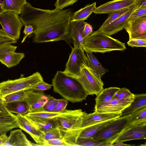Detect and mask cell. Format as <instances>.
Segmentation results:
<instances>
[{"mask_svg": "<svg viewBox=\"0 0 146 146\" xmlns=\"http://www.w3.org/2000/svg\"><path fill=\"white\" fill-rule=\"evenodd\" d=\"M71 9L47 10L37 8L27 2L19 18L24 25L33 28V42L40 43L61 40L71 47L70 21Z\"/></svg>", "mask_w": 146, "mask_h": 146, "instance_id": "6da1fadb", "label": "cell"}, {"mask_svg": "<svg viewBox=\"0 0 146 146\" xmlns=\"http://www.w3.org/2000/svg\"><path fill=\"white\" fill-rule=\"evenodd\" d=\"M52 85L54 92L73 103L82 102L88 95L76 78L64 71H57Z\"/></svg>", "mask_w": 146, "mask_h": 146, "instance_id": "7a4b0ae2", "label": "cell"}, {"mask_svg": "<svg viewBox=\"0 0 146 146\" xmlns=\"http://www.w3.org/2000/svg\"><path fill=\"white\" fill-rule=\"evenodd\" d=\"M84 111L81 109L67 110L64 113L54 118L62 139L69 146H76L81 132Z\"/></svg>", "mask_w": 146, "mask_h": 146, "instance_id": "3957f363", "label": "cell"}, {"mask_svg": "<svg viewBox=\"0 0 146 146\" xmlns=\"http://www.w3.org/2000/svg\"><path fill=\"white\" fill-rule=\"evenodd\" d=\"M83 49L92 52L104 53L112 51H124L125 44L99 29L90 34L83 40Z\"/></svg>", "mask_w": 146, "mask_h": 146, "instance_id": "277c9868", "label": "cell"}, {"mask_svg": "<svg viewBox=\"0 0 146 146\" xmlns=\"http://www.w3.org/2000/svg\"><path fill=\"white\" fill-rule=\"evenodd\" d=\"M43 80L40 73L36 72L29 76L24 77L21 75L19 78L0 82V98L13 92L33 89L37 83Z\"/></svg>", "mask_w": 146, "mask_h": 146, "instance_id": "5b68a950", "label": "cell"}, {"mask_svg": "<svg viewBox=\"0 0 146 146\" xmlns=\"http://www.w3.org/2000/svg\"><path fill=\"white\" fill-rule=\"evenodd\" d=\"M129 123V115L122 116L114 119L92 137L94 139L100 142H113V143L120 134Z\"/></svg>", "mask_w": 146, "mask_h": 146, "instance_id": "8992f818", "label": "cell"}, {"mask_svg": "<svg viewBox=\"0 0 146 146\" xmlns=\"http://www.w3.org/2000/svg\"><path fill=\"white\" fill-rule=\"evenodd\" d=\"M88 95H98L104 89L101 78L88 66L83 65L76 78Z\"/></svg>", "mask_w": 146, "mask_h": 146, "instance_id": "52a82bcc", "label": "cell"}, {"mask_svg": "<svg viewBox=\"0 0 146 146\" xmlns=\"http://www.w3.org/2000/svg\"><path fill=\"white\" fill-rule=\"evenodd\" d=\"M0 24L7 34L17 40L19 39L24 25L18 14L11 11L3 12L0 14Z\"/></svg>", "mask_w": 146, "mask_h": 146, "instance_id": "ba28073f", "label": "cell"}, {"mask_svg": "<svg viewBox=\"0 0 146 146\" xmlns=\"http://www.w3.org/2000/svg\"><path fill=\"white\" fill-rule=\"evenodd\" d=\"M71 47L72 51L64 72L76 78L82 67L83 65L88 66L87 58L82 48L75 46Z\"/></svg>", "mask_w": 146, "mask_h": 146, "instance_id": "9c48e42d", "label": "cell"}, {"mask_svg": "<svg viewBox=\"0 0 146 146\" xmlns=\"http://www.w3.org/2000/svg\"><path fill=\"white\" fill-rule=\"evenodd\" d=\"M17 48L11 44L0 45V62L8 68L18 64L25 57L24 53L15 52Z\"/></svg>", "mask_w": 146, "mask_h": 146, "instance_id": "30bf717a", "label": "cell"}, {"mask_svg": "<svg viewBox=\"0 0 146 146\" xmlns=\"http://www.w3.org/2000/svg\"><path fill=\"white\" fill-rule=\"evenodd\" d=\"M134 95L122 99L113 98L107 103L95 105L94 111L102 113L122 112L132 102Z\"/></svg>", "mask_w": 146, "mask_h": 146, "instance_id": "8fae6325", "label": "cell"}, {"mask_svg": "<svg viewBox=\"0 0 146 146\" xmlns=\"http://www.w3.org/2000/svg\"><path fill=\"white\" fill-rule=\"evenodd\" d=\"M25 91L26 96L24 101L28 106V113L42 110L49 95H46L43 91L36 92L32 89Z\"/></svg>", "mask_w": 146, "mask_h": 146, "instance_id": "7c38bea8", "label": "cell"}, {"mask_svg": "<svg viewBox=\"0 0 146 146\" xmlns=\"http://www.w3.org/2000/svg\"><path fill=\"white\" fill-rule=\"evenodd\" d=\"M146 139V122H144L134 125L125 129L120 134L113 144L130 140Z\"/></svg>", "mask_w": 146, "mask_h": 146, "instance_id": "4fadbf2b", "label": "cell"}, {"mask_svg": "<svg viewBox=\"0 0 146 146\" xmlns=\"http://www.w3.org/2000/svg\"><path fill=\"white\" fill-rule=\"evenodd\" d=\"M135 9L134 4L129 10L117 19L106 25L101 26L99 30L110 36L121 31L125 28L131 14Z\"/></svg>", "mask_w": 146, "mask_h": 146, "instance_id": "5bb4252c", "label": "cell"}, {"mask_svg": "<svg viewBox=\"0 0 146 146\" xmlns=\"http://www.w3.org/2000/svg\"><path fill=\"white\" fill-rule=\"evenodd\" d=\"M16 119L19 128L29 134L38 146H43L44 140L41 132L25 115L17 114Z\"/></svg>", "mask_w": 146, "mask_h": 146, "instance_id": "9a60e30c", "label": "cell"}, {"mask_svg": "<svg viewBox=\"0 0 146 146\" xmlns=\"http://www.w3.org/2000/svg\"><path fill=\"white\" fill-rule=\"evenodd\" d=\"M122 116L121 112L102 113L94 111L93 113H87L84 112L82 116L81 127L84 129L90 126L115 119Z\"/></svg>", "mask_w": 146, "mask_h": 146, "instance_id": "2e32d148", "label": "cell"}, {"mask_svg": "<svg viewBox=\"0 0 146 146\" xmlns=\"http://www.w3.org/2000/svg\"><path fill=\"white\" fill-rule=\"evenodd\" d=\"M124 29L129 34V40L134 38L146 39V17L129 21Z\"/></svg>", "mask_w": 146, "mask_h": 146, "instance_id": "e0dca14e", "label": "cell"}, {"mask_svg": "<svg viewBox=\"0 0 146 146\" xmlns=\"http://www.w3.org/2000/svg\"><path fill=\"white\" fill-rule=\"evenodd\" d=\"M135 0H113L98 7L94 12L96 14H109L113 11L130 7L134 4Z\"/></svg>", "mask_w": 146, "mask_h": 146, "instance_id": "ac0fdd59", "label": "cell"}, {"mask_svg": "<svg viewBox=\"0 0 146 146\" xmlns=\"http://www.w3.org/2000/svg\"><path fill=\"white\" fill-rule=\"evenodd\" d=\"M38 146L29 141L21 129L11 130L4 146Z\"/></svg>", "mask_w": 146, "mask_h": 146, "instance_id": "d6986e66", "label": "cell"}, {"mask_svg": "<svg viewBox=\"0 0 146 146\" xmlns=\"http://www.w3.org/2000/svg\"><path fill=\"white\" fill-rule=\"evenodd\" d=\"M86 23L84 21L70 22L69 35L74 46L83 48V33Z\"/></svg>", "mask_w": 146, "mask_h": 146, "instance_id": "ffe728a7", "label": "cell"}, {"mask_svg": "<svg viewBox=\"0 0 146 146\" xmlns=\"http://www.w3.org/2000/svg\"><path fill=\"white\" fill-rule=\"evenodd\" d=\"M134 95L132 102L122 111V116L128 115L146 107V94L142 93Z\"/></svg>", "mask_w": 146, "mask_h": 146, "instance_id": "44dd1931", "label": "cell"}, {"mask_svg": "<svg viewBox=\"0 0 146 146\" xmlns=\"http://www.w3.org/2000/svg\"><path fill=\"white\" fill-rule=\"evenodd\" d=\"M64 112H49L45 111H40L33 112L28 113L25 115L30 119L35 121H44L49 120L65 113Z\"/></svg>", "mask_w": 146, "mask_h": 146, "instance_id": "7402d4cb", "label": "cell"}, {"mask_svg": "<svg viewBox=\"0 0 146 146\" xmlns=\"http://www.w3.org/2000/svg\"><path fill=\"white\" fill-rule=\"evenodd\" d=\"M96 8V2L92 4H87L84 7L73 13L70 22L80 21L87 20Z\"/></svg>", "mask_w": 146, "mask_h": 146, "instance_id": "603a6c76", "label": "cell"}, {"mask_svg": "<svg viewBox=\"0 0 146 146\" xmlns=\"http://www.w3.org/2000/svg\"><path fill=\"white\" fill-rule=\"evenodd\" d=\"M87 54L88 66L100 78L108 70L104 67L92 54V52L85 51Z\"/></svg>", "mask_w": 146, "mask_h": 146, "instance_id": "cb8c5ba5", "label": "cell"}, {"mask_svg": "<svg viewBox=\"0 0 146 146\" xmlns=\"http://www.w3.org/2000/svg\"><path fill=\"white\" fill-rule=\"evenodd\" d=\"M18 127L16 115L12 113L9 115L0 117V135Z\"/></svg>", "mask_w": 146, "mask_h": 146, "instance_id": "d4e9b609", "label": "cell"}, {"mask_svg": "<svg viewBox=\"0 0 146 146\" xmlns=\"http://www.w3.org/2000/svg\"><path fill=\"white\" fill-rule=\"evenodd\" d=\"M115 119L100 123L87 127L82 131L79 137L83 138L92 137Z\"/></svg>", "mask_w": 146, "mask_h": 146, "instance_id": "484cf974", "label": "cell"}, {"mask_svg": "<svg viewBox=\"0 0 146 146\" xmlns=\"http://www.w3.org/2000/svg\"><path fill=\"white\" fill-rule=\"evenodd\" d=\"M27 2L26 0H4L1 7L3 11H13L19 15Z\"/></svg>", "mask_w": 146, "mask_h": 146, "instance_id": "4316f807", "label": "cell"}, {"mask_svg": "<svg viewBox=\"0 0 146 146\" xmlns=\"http://www.w3.org/2000/svg\"><path fill=\"white\" fill-rule=\"evenodd\" d=\"M5 104V107L10 112L25 115L29 112V107L24 101L14 102Z\"/></svg>", "mask_w": 146, "mask_h": 146, "instance_id": "83f0119b", "label": "cell"}, {"mask_svg": "<svg viewBox=\"0 0 146 146\" xmlns=\"http://www.w3.org/2000/svg\"><path fill=\"white\" fill-rule=\"evenodd\" d=\"M117 87H110L103 89L95 99V105L107 103L113 99L115 93L119 89Z\"/></svg>", "mask_w": 146, "mask_h": 146, "instance_id": "f1b7e54d", "label": "cell"}, {"mask_svg": "<svg viewBox=\"0 0 146 146\" xmlns=\"http://www.w3.org/2000/svg\"><path fill=\"white\" fill-rule=\"evenodd\" d=\"M128 115L129 117V126H131L134 125L146 122V107Z\"/></svg>", "mask_w": 146, "mask_h": 146, "instance_id": "f546056e", "label": "cell"}, {"mask_svg": "<svg viewBox=\"0 0 146 146\" xmlns=\"http://www.w3.org/2000/svg\"><path fill=\"white\" fill-rule=\"evenodd\" d=\"M113 142H101L94 139L92 137H78L76 143V146H110Z\"/></svg>", "mask_w": 146, "mask_h": 146, "instance_id": "4dcf8cb0", "label": "cell"}, {"mask_svg": "<svg viewBox=\"0 0 146 146\" xmlns=\"http://www.w3.org/2000/svg\"><path fill=\"white\" fill-rule=\"evenodd\" d=\"M28 119L42 133L45 132L57 127L54 118L44 121H35L29 118Z\"/></svg>", "mask_w": 146, "mask_h": 146, "instance_id": "1f68e13d", "label": "cell"}, {"mask_svg": "<svg viewBox=\"0 0 146 146\" xmlns=\"http://www.w3.org/2000/svg\"><path fill=\"white\" fill-rule=\"evenodd\" d=\"M26 96V91H21L9 94L1 98L5 103L24 101Z\"/></svg>", "mask_w": 146, "mask_h": 146, "instance_id": "d6a6232c", "label": "cell"}, {"mask_svg": "<svg viewBox=\"0 0 146 146\" xmlns=\"http://www.w3.org/2000/svg\"><path fill=\"white\" fill-rule=\"evenodd\" d=\"M131 7L115 11L109 13L108 17L101 26L103 27L106 25L117 19L129 10Z\"/></svg>", "mask_w": 146, "mask_h": 146, "instance_id": "836d02e7", "label": "cell"}, {"mask_svg": "<svg viewBox=\"0 0 146 146\" xmlns=\"http://www.w3.org/2000/svg\"><path fill=\"white\" fill-rule=\"evenodd\" d=\"M41 136L44 141L54 139H62L60 132L57 127L45 132L42 133Z\"/></svg>", "mask_w": 146, "mask_h": 146, "instance_id": "e575fe53", "label": "cell"}, {"mask_svg": "<svg viewBox=\"0 0 146 146\" xmlns=\"http://www.w3.org/2000/svg\"><path fill=\"white\" fill-rule=\"evenodd\" d=\"M58 100L59 99H56L53 97L49 95L47 101L44 105L42 110L49 112L54 111Z\"/></svg>", "mask_w": 146, "mask_h": 146, "instance_id": "d590c367", "label": "cell"}, {"mask_svg": "<svg viewBox=\"0 0 146 146\" xmlns=\"http://www.w3.org/2000/svg\"><path fill=\"white\" fill-rule=\"evenodd\" d=\"M134 95L129 90L124 88H119L115 93L113 98L122 99L130 97Z\"/></svg>", "mask_w": 146, "mask_h": 146, "instance_id": "8d00e7d4", "label": "cell"}, {"mask_svg": "<svg viewBox=\"0 0 146 146\" xmlns=\"http://www.w3.org/2000/svg\"><path fill=\"white\" fill-rule=\"evenodd\" d=\"M17 40L7 34L2 29H0V45L16 43Z\"/></svg>", "mask_w": 146, "mask_h": 146, "instance_id": "74e56055", "label": "cell"}, {"mask_svg": "<svg viewBox=\"0 0 146 146\" xmlns=\"http://www.w3.org/2000/svg\"><path fill=\"white\" fill-rule=\"evenodd\" d=\"M146 17V7L135 9L131 14L129 21H133Z\"/></svg>", "mask_w": 146, "mask_h": 146, "instance_id": "f35d334b", "label": "cell"}, {"mask_svg": "<svg viewBox=\"0 0 146 146\" xmlns=\"http://www.w3.org/2000/svg\"><path fill=\"white\" fill-rule=\"evenodd\" d=\"M78 0H56L54 4L56 9H63L68 6L72 5Z\"/></svg>", "mask_w": 146, "mask_h": 146, "instance_id": "ab89813d", "label": "cell"}, {"mask_svg": "<svg viewBox=\"0 0 146 146\" xmlns=\"http://www.w3.org/2000/svg\"><path fill=\"white\" fill-rule=\"evenodd\" d=\"M69 146V145L62 139H54L44 140L43 146Z\"/></svg>", "mask_w": 146, "mask_h": 146, "instance_id": "60d3db41", "label": "cell"}, {"mask_svg": "<svg viewBox=\"0 0 146 146\" xmlns=\"http://www.w3.org/2000/svg\"><path fill=\"white\" fill-rule=\"evenodd\" d=\"M128 46L132 47H146V39L134 38L130 40L127 43Z\"/></svg>", "mask_w": 146, "mask_h": 146, "instance_id": "b9f144b4", "label": "cell"}, {"mask_svg": "<svg viewBox=\"0 0 146 146\" xmlns=\"http://www.w3.org/2000/svg\"><path fill=\"white\" fill-rule=\"evenodd\" d=\"M68 103V101L65 99H59L54 109V112H61L64 111Z\"/></svg>", "mask_w": 146, "mask_h": 146, "instance_id": "7bdbcfd3", "label": "cell"}, {"mask_svg": "<svg viewBox=\"0 0 146 146\" xmlns=\"http://www.w3.org/2000/svg\"><path fill=\"white\" fill-rule=\"evenodd\" d=\"M52 86V84H48L43 80L37 83L32 90L35 91H43L50 90Z\"/></svg>", "mask_w": 146, "mask_h": 146, "instance_id": "ee69618b", "label": "cell"}, {"mask_svg": "<svg viewBox=\"0 0 146 146\" xmlns=\"http://www.w3.org/2000/svg\"><path fill=\"white\" fill-rule=\"evenodd\" d=\"M23 32L25 35L21 41L22 43L25 41L28 36L33 33V28L32 26L31 25H25V28Z\"/></svg>", "mask_w": 146, "mask_h": 146, "instance_id": "f6af8a7d", "label": "cell"}, {"mask_svg": "<svg viewBox=\"0 0 146 146\" xmlns=\"http://www.w3.org/2000/svg\"><path fill=\"white\" fill-rule=\"evenodd\" d=\"M92 30L93 28L92 25L86 22L83 31V38L84 39L92 33Z\"/></svg>", "mask_w": 146, "mask_h": 146, "instance_id": "bcb514c9", "label": "cell"}, {"mask_svg": "<svg viewBox=\"0 0 146 146\" xmlns=\"http://www.w3.org/2000/svg\"><path fill=\"white\" fill-rule=\"evenodd\" d=\"M12 113L7 110L5 107V104L0 98V117L9 115Z\"/></svg>", "mask_w": 146, "mask_h": 146, "instance_id": "7dc6e473", "label": "cell"}, {"mask_svg": "<svg viewBox=\"0 0 146 146\" xmlns=\"http://www.w3.org/2000/svg\"><path fill=\"white\" fill-rule=\"evenodd\" d=\"M134 5L136 9L146 7V0H135Z\"/></svg>", "mask_w": 146, "mask_h": 146, "instance_id": "c3c4849f", "label": "cell"}, {"mask_svg": "<svg viewBox=\"0 0 146 146\" xmlns=\"http://www.w3.org/2000/svg\"><path fill=\"white\" fill-rule=\"evenodd\" d=\"M8 138L6 133L0 135V146H4Z\"/></svg>", "mask_w": 146, "mask_h": 146, "instance_id": "681fc988", "label": "cell"}, {"mask_svg": "<svg viewBox=\"0 0 146 146\" xmlns=\"http://www.w3.org/2000/svg\"><path fill=\"white\" fill-rule=\"evenodd\" d=\"M134 145L127 144L123 143H116L113 144L111 146H134Z\"/></svg>", "mask_w": 146, "mask_h": 146, "instance_id": "f907efd6", "label": "cell"}, {"mask_svg": "<svg viewBox=\"0 0 146 146\" xmlns=\"http://www.w3.org/2000/svg\"><path fill=\"white\" fill-rule=\"evenodd\" d=\"M4 1V0H0V14L3 12L1 7V5Z\"/></svg>", "mask_w": 146, "mask_h": 146, "instance_id": "816d5d0a", "label": "cell"}]
</instances>
